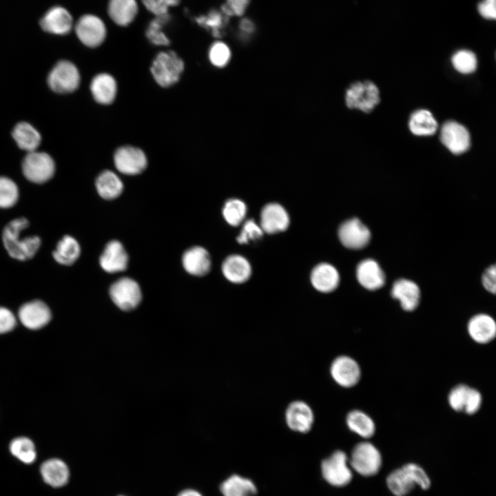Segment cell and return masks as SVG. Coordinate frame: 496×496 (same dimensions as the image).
<instances>
[{"label": "cell", "instance_id": "6da1fadb", "mask_svg": "<svg viewBox=\"0 0 496 496\" xmlns=\"http://www.w3.org/2000/svg\"><path fill=\"white\" fill-rule=\"evenodd\" d=\"M29 226L28 219L18 218L9 222L4 227L2 240L9 255L19 260L31 259L39 250L41 240L37 236L21 238L23 231Z\"/></svg>", "mask_w": 496, "mask_h": 496}, {"label": "cell", "instance_id": "7a4b0ae2", "mask_svg": "<svg viewBox=\"0 0 496 496\" xmlns=\"http://www.w3.org/2000/svg\"><path fill=\"white\" fill-rule=\"evenodd\" d=\"M386 484L395 496H405L415 486L428 489L431 480L422 467L409 463L391 472L386 478Z\"/></svg>", "mask_w": 496, "mask_h": 496}, {"label": "cell", "instance_id": "3957f363", "mask_svg": "<svg viewBox=\"0 0 496 496\" xmlns=\"http://www.w3.org/2000/svg\"><path fill=\"white\" fill-rule=\"evenodd\" d=\"M184 67L183 59L174 51L166 50L156 55L150 71L156 82L167 87L178 82Z\"/></svg>", "mask_w": 496, "mask_h": 496}, {"label": "cell", "instance_id": "277c9868", "mask_svg": "<svg viewBox=\"0 0 496 496\" xmlns=\"http://www.w3.org/2000/svg\"><path fill=\"white\" fill-rule=\"evenodd\" d=\"M351 468L358 474L369 477L377 474L382 466V455L375 445L362 442L355 445L349 458Z\"/></svg>", "mask_w": 496, "mask_h": 496}, {"label": "cell", "instance_id": "5b68a950", "mask_svg": "<svg viewBox=\"0 0 496 496\" xmlns=\"http://www.w3.org/2000/svg\"><path fill=\"white\" fill-rule=\"evenodd\" d=\"M22 169L30 182L43 183L54 176L55 163L48 154L35 150L27 154L22 163Z\"/></svg>", "mask_w": 496, "mask_h": 496}, {"label": "cell", "instance_id": "8992f818", "mask_svg": "<svg viewBox=\"0 0 496 496\" xmlns=\"http://www.w3.org/2000/svg\"><path fill=\"white\" fill-rule=\"evenodd\" d=\"M322 475L330 485L342 487L352 479V471L349 457L344 451H336L321 464Z\"/></svg>", "mask_w": 496, "mask_h": 496}, {"label": "cell", "instance_id": "52a82bcc", "mask_svg": "<svg viewBox=\"0 0 496 496\" xmlns=\"http://www.w3.org/2000/svg\"><path fill=\"white\" fill-rule=\"evenodd\" d=\"M74 30L77 38L88 48H97L103 43L107 34L104 21L94 14L82 15L76 21Z\"/></svg>", "mask_w": 496, "mask_h": 496}, {"label": "cell", "instance_id": "ba28073f", "mask_svg": "<svg viewBox=\"0 0 496 496\" xmlns=\"http://www.w3.org/2000/svg\"><path fill=\"white\" fill-rule=\"evenodd\" d=\"M345 101L349 108L369 113L380 102L379 90L371 81L356 82L347 90Z\"/></svg>", "mask_w": 496, "mask_h": 496}, {"label": "cell", "instance_id": "9c48e42d", "mask_svg": "<svg viewBox=\"0 0 496 496\" xmlns=\"http://www.w3.org/2000/svg\"><path fill=\"white\" fill-rule=\"evenodd\" d=\"M50 87L57 93L74 91L80 83V74L76 65L66 60L59 61L48 76Z\"/></svg>", "mask_w": 496, "mask_h": 496}, {"label": "cell", "instance_id": "30bf717a", "mask_svg": "<svg viewBox=\"0 0 496 496\" xmlns=\"http://www.w3.org/2000/svg\"><path fill=\"white\" fill-rule=\"evenodd\" d=\"M110 296L114 303L124 311L135 309L142 298L138 284L130 278H122L114 282L110 288Z\"/></svg>", "mask_w": 496, "mask_h": 496}, {"label": "cell", "instance_id": "8fae6325", "mask_svg": "<svg viewBox=\"0 0 496 496\" xmlns=\"http://www.w3.org/2000/svg\"><path fill=\"white\" fill-rule=\"evenodd\" d=\"M114 163L117 170L126 175L140 174L147 164L145 153L138 147L129 145L116 149Z\"/></svg>", "mask_w": 496, "mask_h": 496}, {"label": "cell", "instance_id": "7c38bea8", "mask_svg": "<svg viewBox=\"0 0 496 496\" xmlns=\"http://www.w3.org/2000/svg\"><path fill=\"white\" fill-rule=\"evenodd\" d=\"M330 373L338 385L345 388L356 385L361 377L358 363L347 355H340L333 360L330 366Z\"/></svg>", "mask_w": 496, "mask_h": 496}, {"label": "cell", "instance_id": "4fadbf2b", "mask_svg": "<svg viewBox=\"0 0 496 496\" xmlns=\"http://www.w3.org/2000/svg\"><path fill=\"white\" fill-rule=\"evenodd\" d=\"M338 237L347 248L359 249L369 242L371 232L359 219L351 218L344 222L339 227Z\"/></svg>", "mask_w": 496, "mask_h": 496}, {"label": "cell", "instance_id": "5bb4252c", "mask_svg": "<svg viewBox=\"0 0 496 496\" xmlns=\"http://www.w3.org/2000/svg\"><path fill=\"white\" fill-rule=\"evenodd\" d=\"M18 318L26 328L37 330L49 323L52 313L45 302L35 300L23 304L19 308Z\"/></svg>", "mask_w": 496, "mask_h": 496}, {"label": "cell", "instance_id": "9a60e30c", "mask_svg": "<svg viewBox=\"0 0 496 496\" xmlns=\"http://www.w3.org/2000/svg\"><path fill=\"white\" fill-rule=\"evenodd\" d=\"M39 471L44 484L52 488L64 487L70 478V471L68 464L58 457H51L44 460L40 464Z\"/></svg>", "mask_w": 496, "mask_h": 496}, {"label": "cell", "instance_id": "2e32d148", "mask_svg": "<svg viewBox=\"0 0 496 496\" xmlns=\"http://www.w3.org/2000/svg\"><path fill=\"white\" fill-rule=\"evenodd\" d=\"M440 140L454 154H460L467 151L471 143L467 129L455 121H448L442 125Z\"/></svg>", "mask_w": 496, "mask_h": 496}, {"label": "cell", "instance_id": "e0dca14e", "mask_svg": "<svg viewBox=\"0 0 496 496\" xmlns=\"http://www.w3.org/2000/svg\"><path fill=\"white\" fill-rule=\"evenodd\" d=\"M285 421L288 427L294 431L309 432L314 422V414L308 404L296 400L291 402L285 411Z\"/></svg>", "mask_w": 496, "mask_h": 496}, {"label": "cell", "instance_id": "ac0fdd59", "mask_svg": "<svg viewBox=\"0 0 496 496\" xmlns=\"http://www.w3.org/2000/svg\"><path fill=\"white\" fill-rule=\"evenodd\" d=\"M107 14L117 26L126 28L136 19L139 5L137 0H108Z\"/></svg>", "mask_w": 496, "mask_h": 496}, {"label": "cell", "instance_id": "d6986e66", "mask_svg": "<svg viewBox=\"0 0 496 496\" xmlns=\"http://www.w3.org/2000/svg\"><path fill=\"white\" fill-rule=\"evenodd\" d=\"M289 218L285 208L278 203L266 205L260 214V227L263 232L276 234L285 231Z\"/></svg>", "mask_w": 496, "mask_h": 496}, {"label": "cell", "instance_id": "ffe728a7", "mask_svg": "<svg viewBox=\"0 0 496 496\" xmlns=\"http://www.w3.org/2000/svg\"><path fill=\"white\" fill-rule=\"evenodd\" d=\"M41 28L49 33L66 34L72 28L73 19L70 13L61 6H54L44 14L40 21Z\"/></svg>", "mask_w": 496, "mask_h": 496}, {"label": "cell", "instance_id": "44dd1931", "mask_svg": "<svg viewBox=\"0 0 496 496\" xmlns=\"http://www.w3.org/2000/svg\"><path fill=\"white\" fill-rule=\"evenodd\" d=\"M99 262L104 271L108 273H116L127 268L128 256L120 242L112 240L106 245Z\"/></svg>", "mask_w": 496, "mask_h": 496}, {"label": "cell", "instance_id": "7402d4cb", "mask_svg": "<svg viewBox=\"0 0 496 496\" xmlns=\"http://www.w3.org/2000/svg\"><path fill=\"white\" fill-rule=\"evenodd\" d=\"M467 330L473 341L479 344H486L491 342L496 335V323L488 314H477L468 321Z\"/></svg>", "mask_w": 496, "mask_h": 496}, {"label": "cell", "instance_id": "603a6c76", "mask_svg": "<svg viewBox=\"0 0 496 496\" xmlns=\"http://www.w3.org/2000/svg\"><path fill=\"white\" fill-rule=\"evenodd\" d=\"M183 266L191 275L203 276L211 268V259L208 251L201 247H193L187 249L182 257Z\"/></svg>", "mask_w": 496, "mask_h": 496}, {"label": "cell", "instance_id": "cb8c5ba5", "mask_svg": "<svg viewBox=\"0 0 496 496\" xmlns=\"http://www.w3.org/2000/svg\"><path fill=\"white\" fill-rule=\"evenodd\" d=\"M391 295L393 298L400 301L402 308L407 311L415 309L420 302L419 287L414 282L407 279L396 280L393 285Z\"/></svg>", "mask_w": 496, "mask_h": 496}, {"label": "cell", "instance_id": "d4e9b609", "mask_svg": "<svg viewBox=\"0 0 496 496\" xmlns=\"http://www.w3.org/2000/svg\"><path fill=\"white\" fill-rule=\"evenodd\" d=\"M356 276L360 285L369 290L378 289L385 282L384 272L378 263L372 259H366L358 264Z\"/></svg>", "mask_w": 496, "mask_h": 496}, {"label": "cell", "instance_id": "484cf974", "mask_svg": "<svg viewBox=\"0 0 496 496\" xmlns=\"http://www.w3.org/2000/svg\"><path fill=\"white\" fill-rule=\"evenodd\" d=\"M311 282L318 291L328 293L337 288L340 282V276L333 266L327 263H321L312 270Z\"/></svg>", "mask_w": 496, "mask_h": 496}, {"label": "cell", "instance_id": "4316f807", "mask_svg": "<svg viewBox=\"0 0 496 496\" xmlns=\"http://www.w3.org/2000/svg\"><path fill=\"white\" fill-rule=\"evenodd\" d=\"M90 90L94 99L99 103L110 104L116 95V82L110 74L101 73L92 79Z\"/></svg>", "mask_w": 496, "mask_h": 496}, {"label": "cell", "instance_id": "83f0119b", "mask_svg": "<svg viewBox=\"0 0 496 496\" xmlns=\"http://www.w3.org/2000/svg\"><path fill=\"white\" fill-rule=\"evenodd\" d=\"M222 271L229 281L239 284L246 282L249 278L251 268L244 257L240 255H231L224 260Z\"/></svg>", "mask_w": 496, "mask_h": 496}, {"label": "cell", "instance_id": "f1b7e54d", "mask_svg": "<svg viewBox=\"0 0 496 496\" xmlns=\"http://www.w3.org/2000/svg\"><path fill=\"white\" fill-rule=\"evenodd\" d=\"M229 19L221 10L211 9L205 14L194 17L195 23L208 31L214 38H221L225 33Z\"/></svg>", "mask_w": 496, "mask_h": 496}, {"label": "cell", "instance_id": "f546056e", "mask_svg": "<svg viewBox=\"0 0 496 496\" xmlns=\"http://www.w3.org/2000/svg\"><path fill=\"white\" fill-rule=\"evenodd\" d=\"M12 137L19 148L28 153L37 150L41 140L37 130L27 122H20L15 125Z\"/></svg>", "mask_w": 496, "mask_h": 496}, {"label": "cell", "instance_id": "4dcf8cb0", "mask_svg": "<svg viewBox=\"0 0 496 496\" xmlns=\"http://www.w3.org/2000/svg\"><path fill=\"white\" fill-rule=\"evenodd\" d=\"M172 19L171 14L154 16L147 23L145 35L150 43L156 46H167L170 43V39L167 35L164 29L169 23Z\"/></svg>", "mask_w": 496, "mask_h": 496}, {"label": "cell", "instance_id": "1f68e13d", "mask_svg": "<svg viewBox=\"0 0 496 496\" xmlns=\"http://www.w3.org/2000/svg\"><path fill=\"white\" fill-rule=\"evenodd\" d=\"M220 490L223 496H255L257 488L249 479L238 475H233L225 480Z\"/></svg>", "mask_w": 496, "mask_h": 496}, {"label": "cell", "instance_id": "d6a6232c", "mask_svg": "<svg viewBox=\"0 0 496 496\" xmlns=\"http://www.w3.org/2000/svg\"><path fill=\"white\" fill-rule=\"evenodd\" d=\"M81 247L78 241L70 236H65L60 240L52 253L54 259L63 265H72L79 258Z\"/></svg>", "mask_w": 496, "mask_h": 496}, {"label": "cell", "instance_id": "836d02e7", "mask_svg": "<svg viewBox=\"0 0 496 496\" xmlns=\"http://www.w3.org/2000/svg\"><path fill=\"white\" fill-rule=\"evenodd\" d=\"M8 448L12 456L23 464H32L37 459L35 444L28 437L20 436L14 438L10 441Z\"/></svg>", "mask_w": 496, "mask_h": 496}, {"label": "cell", "instance_id": "e575fe53", "mask_svg": "<svg viewBox=\"0 0 496 496\" xmlns=\"http://www.w3.org/2000/svg\"><path fill=\"white\" fill-rule=\"evenodd\" d=\"M96 188L99 194L104 199L112 200L117 198L123 192V185L118 176L112 171L102 172L96 180Z\"/></svg>", "mask_w": 496, "mask_h": 496}, {"label": "cell", "instance_id": "d590c367", "mask_svg": "<svg viewBox=\"0 0 496 496\" xmlns=\"http://www.w3.org/2000/svg\"><path fill=\"white\" fill-rule=\"evenodd\" d=\"M346 423L349 430L363 438L372 437L375 431L373 419L360 410L350 411L347 415Z\"/></svg>", "mask_w": 496, "mask_h": 496}, {"label": "cell", "instance_id": "8d00e7d4", "mask_svg": "<svg viewBox=\"0 0 496 496\" xmlns=\"http://www.w3.org/2000/svg\"><path fill=\"white\" fill-rule=\"evenodd\" d=\"M411 132L417 136H430L437 129V123L432 114L426 110L413 112L409 123Z\"/></svg>", "mask_w": 496, "mask_h": 496}, {"label": "cell", "instance_id": "74e56055", "mask_svg": "<svg viewBox=\"0 0 496 496\" xmlns=\"http://www.w3.org/2000/svg\"><path fill=\"white\" fill-rule=\"evenodd\" d=\"M247 213V207L240 200L233 198L228 200L223 209L225 220L232 226L240 225L244 220Z\"/></svg>", "mask_w": 496, "mask_h": 496}, {"label": "cell", "instance_id": "f35d334b", "mask_svg": "<svg viewBox=\"0 0 496 496\" xmlns=\"http://www.w3.org/2000/svg\"><path fill=\"white\" fill-rule=\"evenodd\" d=\"M208 57L214 66L223 68L228 64L231 59V50L225 42L216 41L209 47Z\"/></svg>", "mask_w": 496, "mask_h": 496}, {"label": "cell", "instance_id": "ab89813d", "mask_svg": "<svg viewBox=\"0 0 496 496\" xmlns=\"http://www.w3.org/2000/svg\"><path fill=\"white\" fill-rule=\"evenodd\" d=\"M18 198L19 189L15 183L8 177L0 176V207H12Z\"/></svg>", "mask_w": 496, "mask_h": 496}, {"label": "cell", "instance_id": "60d3db41", "mask_svg": "<svg viewBox=\"0 0 496 496\" xmlns=\"http://www.w3.org/2000/svg\"><path fill=\"white\" fill-rule=\"evenodd\" d=\"M452 63L459 72L469 74L474 72L477 68V58L473 52L462 50L453 54Z\"/></svg>", "mask_w": 496, "mask_h": 496}, {"label": "cell", "instance_id": "b9f144b4", "mask_svg": "<svg viewBox=\"0 0 496 496\" xmlns=\"http://www.w3.org/2000/svg\"><path fill=\"white\" fill-rule=\"evenodd\" d=\"M144 8L153 16L169 13L170 9L178 6L181 0H141Z\"/></svg>", "mask_w": 496, "mask_h": 496}, {"label": "cell", "instance_id": "7bdbcfd3", "mask_svg": "<svg viewBox=\"0 0 496 496\" xmlns=\"http://www.w3.org/2000/svg\"><path fill=\"white\" fill-rule=\"evenodd\" d=\"M263 231L254 220H248L243 225L236 240L240 244H246L262 237Z\"/></svg>", "mask_w": 496, "mask_h": 496}, {"label": "cell", "instance_id": "ee69618b", "mask_svg": "<svg viewBox=\"0 0 496 496\" xmlns=\"http://www.w3.org/2000/svg\"><path fill=\"white\" fill-rule=\"evenodd\" d=\"M469 386L465 384L455 386L450 391L448 402L450 406L455 411H462L466 399Z\"/></svg>", "mask_w": 496, "mask_h": 496}, {"label": "cell", "instance_id": "f6af8a7d", "mask_svg": "<svg viewBox=\"0 0 496 496\" xmlns=\"http://www.w3.org/2000/svg\"><path fill=\"white\" fill-rule=\"evenodd\" d=\"M251 0H225L220 10L228 17H241L245 12Z\"/></svg>", "mask_w": 496, "mask_h": 496}, {"label": "cell", "instance_id": "bcb514c9", "mask_svg": "<svg viewBox=\"0 0 496 496\" xmlns=\"http://www.w3.org/2000/svg\"><path fill=\"white\" fill-rule=\"evenodd\" d=\"M482 402V397L480 392L469 387L463 411L467 414H474L479 410Z\"/></svg>", "mask_w": 496, "mask_h": 496}, {"label": "cell", "instance_id": "7dc6e473", "mask_svg": "<svg viewBox=\"0 0 496 496\" xmlns=\"http://www.w3.org/2000/svg\"><path fill=\"white\" fill-rule=\"evenodd\" d=\"M14 313L7 308L0 307V334L11 331L16 326Z\"/></svg>", "mask_w": 496, "mask_h": 496}, {"label": "cell", "instance_id": "c3c4849f", "mask_svg": "<svg viewBox=\"0 0 496 496\" xmlns=\"http://www.w3.org/2000/svg\"><path fill=\"white\" fill-rule=\"evenodd\" d=\"M496 0H483L479 3L477 10L486 19L493 20L496 18Z\"/></svg>", "mask_w": 496, "mask_h": 496}, {"label": "cell", "instance_id": "681fc988", "mask_svg": "<svg viewBox=\"0 0 496 496\" xmlns=\"http://www.w3.org/2000/svg\"><path fill=\"white\" fill-rule=\"evenodd\" d=\"M482 284L484 287L493 293H495L496 289V269L493 265L486 269L482 276Z\"/></svg>", "mask_w": 496, "mask_h": 496}, {"label": "cell", "instance_id": "f907efd6", "mask_svg": "<svg viewBox=\"0 0 496 496\" xmlns=\"http://www.w3.org/2000/svg\"><path fill=\"white\" fill-rule=\"evenodd\" d=\"M254 23L248 18H243L238 24L240 33L243 36H249L255 31Z\"/></svg>", "mask_w": 496, "mask_h": 496}, {"label": "cell", "instance_id": "816d5d0a", "mask_svg": "<svg viewBox=\"0 0 496 496\" xmlns=\"http://www.w3.org/2000/svg\"><path fill=\"white\" fill-rule=\"evenodd\" d=\"M178 496H202V495L194 490H185L182 491Z\"/></svg>", "mask_w": 496, "mask_h": 496}]
</instances>
